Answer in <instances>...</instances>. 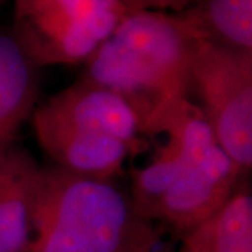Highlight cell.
Returning a JSON list of instances; mask_svg holds the SVG:
<instances>
[{
  "label": "cell",
  "instance_id": "1",
  "mask_svg": "<svg viewBox=\"0 0 252 252\" xmlns=\"http://www.w3.org/2000/svg\"><path fill=\"white\" fill-rule=\"evenodd\" d=\"M195 42L172 13L129 11L84 62L80 79L124 97L143 136L154 135L188 98Z\"/></svg>",
  "mask_w": 252,
  "mask_h": 252
},
{
  "label": "cell",
  "instance_id": "2",
  "mask_svg": "<svg viewBox=\"0 0 252 252\" xmlns=\"http://www.w3.org/2000/svg\"><path fill=\"white\" fill-rule=\"evenodd\" d=\"M28 252H144L158 230L114 181L38 167L31 198Z\"/></svg>",
  "mask_w": 252,
  "mask_h": 252
},
{
  "label": "cell",
  "instance_id": "3",
  "mask_svg": "<svg viewBox=\"0 0 252 252\" xmlns=\"http://www.w3.org/2000/svg\"><path fill=\"white\" fill-rule=\"evenodd\" d=\"M11 35L38 67L84 63L129 13L121 0H11Z\"/></svg>",
  "mask_w": 252,
  "mask_h": 252
},
{
  "label": "cell",
  "instance_id": "4",
  "mask_svg": "<svg viewBox=\"0 0 252 252\" xmlns=\"http://www.w3.org/2000/svg\"><path fill=\"white\" fill-rule=\"evenodd\" d=\"M190 81L217 144L241 171H250L252 52L196 41Z\"/></svg>",
  "mask_w": 252,
  "mask_h": 252
},
{
  "label": "cell",
  "instance_id": "5",
  "mask_svg": "<svg viewBox=\"0 0 252 252\" xmlns=\"http://www.w3.org/2000/svg\"><path fill=\"white\" fill-rule=\"evenodd\" d=\"M158 133H167L168 140L152 161L133 172L130 195L139 213L150 221L158 202L184 171L217 146L202 109L188 98L172 109Z\"/></svg>",
  "mask_w": 252,
  "mask_h": 252
},
{
  "label": "cell",
  "instance_id": "6",
  "mask_svg": "<svg viewBox=\"0 0 252 252\" xmlns=\"http://www.w3.org/2000/svg\"><path fill=\"white\" fill-rule=\"evenodd\" d=\"M244 174L217 144L206 156L192 162L154 210L152 220L181 235L206 221L227 202Z\"/></svg>",
  "mask_w": 252,
  "mask_h": 252
},
{
  "label": "cell",
  "instance_id": "7",
  "mask_svg": "<svg viewBox=\"0 0 252 252\" xmlns=\"http://www.w3.org/2000/svg\"><path fill=\"white\" fill-rule=\"evenodd\" d=\"M36 108L48 117L124 143L132 156L147 147L135 109L124 97L94 83L79 80Z\"/></svg>",
  "mask_w": 252,
  "mask_h": 252
},
{
  "label": "cell",
  "instance_id": "8",
  "mask_svg": "<svg viewBox=\"0 0 252 252\" xmlns=\"http://www.w3.org/2000/svg\"><path fill=\"white\" fill-rule=\"evenodd\" d=\"M31 119L39 147L54 165L64 171L112 181L132 156L125 144L115 139L56 121L38 108Z\"/></svg>",
  "mask_w": 252,
  "mask_h": 252
},
{
  "label": "cell",
  "instance_id": "9",
  "mask_svg": "<svg viewBox=\"0 0 252 252\" xmlns=\"http://www.w3.org/2000/svg\"><path fill=\"white\" fill-rule=\"evenodd\" d=\"M10 31H0V154L38 105L41 73Z\"/></svg>",
  "mask_w": 252,
  "mask_h": 252
},
{
  "label": "cell",
  "instance_id": "10",
  "mask_svg": "<svg viewBox=\"0 0 252 252\" xmlns=\"http://www.w3.org/2000/svg\"><path fill=\"white\" fill-rule=\"evenodd\" d=\"M172 14L195 41L252 52V0H198Z\"/></svg>",
  "mask_w": 252,
  "mask_h": 252
},
{
  "label": "cell",
  "instance_id": "11",
  "mask_svg": "<svg viewBox=\"0 0 252 252\" xmlns=\"http://www.w3.org/2000/svg\"><path fill=\"white\" fill-rule=\"evenodd\" d=\"M185 252H252V196L237 187L223 206L206 221L182 235Z\"/></svg>",
  "mask_w": 252,
  "mask_h": 252
},
{
  "label": "cell",
  "instance_id": "12",
  "mask_svg": "<svg viewBox=\"0 0 252 252\" xmlns=\"http://www.w3.org/2000/svg\"><path fill=\"white\" fill-rule=\"evenodd\" d=\"M34 162L0 195V252H28L32 240L31 198L38 171Z\"/></svg>",
  "mask_w": 252,
  "mask_h": 252
},
{
  "label": "cell",
  "instance_id": "13",
  "mask_svg": "<svg viewBox=\"0 0 252 252\" xmlns=\"http://www.w3.org/2000/svg\"><path fill=\"white\" fill-rule=\"evenodd\" d=\"M34 162L35 160L32 156L16 143L0 154V195L9 188L21 172Z\"/></svg>",
  "mask_w": 252,
  "mask_h": 252
},
{
  "label": "cell",
  "instance_id": "14",
  "mask_svg": "<svg viewBox=\"0 0 252 252\" xmlns=\"http://www.w3.org/2000/svg\"><path fill=\"white\" fill-rule=\"evenodd\" d=\"M127 11H162L167 13V0H121Z\"/></svg>",
  "mask_w": 252,
  "mask_h": 252
},
{
  "label": "cell",
  "instance_id": "15",
  "mask_svg": "<svg viewBox=\"0 0 252 252\" xmlns=\"http://www.w3.org/2000/svg\"><path fill=\"white\" fill-rule=\"evenodd\" d=\"M198 0H167L168 10L167 13H180L184 9L189 7L190 4H193Z\"/></svg>",
  "mask_w": 252,
  "mask_h": 252
},
{
  "label": "cell",
  "instance_id": "16",
  "mask_svg": "<svg viewBox=\"0 0 252 252\" xmlns=\"http://www.w3.org/2000/svg\"><path fill=\"white\" fill-rule=\"evenodd\" d=\"M150 252H185V251H184L182 248H180L178 251H168V250H162V251H157V245H156V247H154L153 250H152V251H150Z\"/></svg>",
  "mask_w": 252,
  "mask_h": 252
},
{
  "label": "cell",
  "instance_id": "17",
  "mask_svg": "<svg viewBox=\"0 0 252 252\" xmlns=\"http://www.w3.org/2000/svg\"><path fill=\"white\" fill-rule=\"evenodd\" d=\"M152 250H153V248H152ZM152 250H149V251H144V252H150V251H152Z\"/></svg>",
  "mask_w": 252,
  "mask_h": 252
},
{
  "label": "cell",
  "instance_id": "18",
  "mask_svg": "<svg viewBox=\"0 0 252 252\" xmlns=\"http://www.w3.org/2000/svg\"><path fill=\"white\" fill-rule=\"evenodd\" d=\"M0 1H1V0H0Z\"/></svg>",
  "mask_w": 252,
  "mask_h": 252
}]
</instances>
